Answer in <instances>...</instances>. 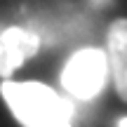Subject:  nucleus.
<instances>
[{"label":"nucleus","mask_w":127,"mask_h":127,"mask_svg":"<svg viewBox=\"0 0 127 127\" xmlns=\"http://www.w3.org/2000/svg\"><path fill=\"white\" fill-rule=\"evenodd\" d=\"M118 127H127V118H120L118 120Z\"/></svg>","instance_id":"nucleus-5"},{"label":"nucleus","mask_w":127,"mask_h":127,"mask_svg":"<svg viewBox=\"0 0 127 127\" xmlns=\"http://www.w3.org/2000/svg\"><path fill=\"white\" fill-rule=\"evenodd\" d=\"M57 127H73V123H61V125H57Z\"/></svg>","instance_id":"nucleus-6"},{"label":"nucleus","mask_w":127,"mask_h":127,"mask_svg":"<svg viewBox=\"0 0 127 127\" xmlns=\"http://www.w3.org/2000/svg\"><path fill=\"white\" fill-rule=\"evenodd\" d=\"M108 80L106 52L96 47H85L66 61L61 71V87L80 101H90L101 94Z\"/></svg>","instance_id":"nucleus-2"},{"label":"nucleus","mask_w":127,"mask_h":127,"mask_svg":"<svg viewBox=\"0 0 127 127\" xmlns=\"http://www.w3.org/2000/svg\"><path fill=\"white\" fill-rule=\"evenodd\" d=\"M106 61L115 94L127 104V19H115L108 26Z\"/></svg>","instance_id":"nucleus-4"},{"label":"nucleus","mask_w":127,"mask_h":127,"mask_svg":"<svg viewBox=\"0 0 127 127\" xmlns=\"http://www.w3.org/2000/svg\"><path fill=\"white\" fill-rule=\"evenodd\" d=\"M0 94L14 120L24 127H57L61 123H73L71 101L42 82L5 80L0 85Z\"/></svg>","instance_id":"nucleus-1"},{"label":"nucleus","mask_w":127,"mask_h":127,"mask_svg":"<svg viewBox=\"0 0 127 127\" xmlns=\"http://www.w3.org/2000/svg\"><path fill=\"white\" fill-rule=\"evenodd\" d=\"M40 38L26 28L12 26L2 31L0 35V75L9 78L17 68L24 66V61L38 54Z\"/></svg>","instance_id":"nucleus-3"}]
</instances>
